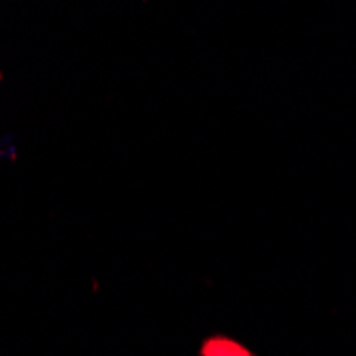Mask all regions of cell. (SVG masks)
I'll return each instance as SVG.
<instances>
[{"instance_id": "6da1fadb", "label": "cell", "mask_w": 356, "mask_h": 356, "mask_svg": "<svg viewBox=\"0 0 356 356\" xmlns=\"http://www.w3.org/2000/svg\"><path fill=\"white\" fill-rule=\"evenodd\" d=\"M199 356H254L243 343L229 335H209L199 348Z\"/></svg>"}]
</instances>
